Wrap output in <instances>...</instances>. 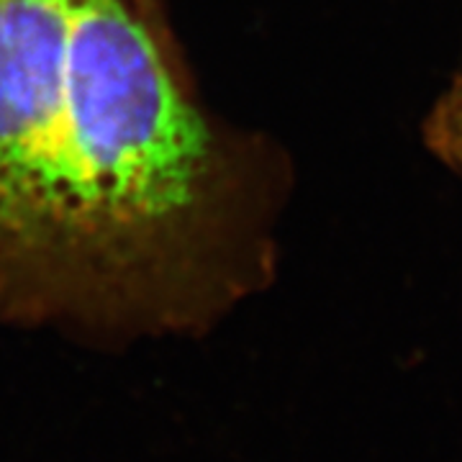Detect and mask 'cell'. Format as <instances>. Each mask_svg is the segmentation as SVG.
<instances>
[{
    "mask_svg": "<svg viewBox=\"0 0 462 462\" xmlns=\"http://www.w3.org/2000/svg\"><path fill=\"white\" fill-rule=\"evenodd\" d=\"M62 221L60 329H211L267 270L263 160L193 100L134 0H72L50 152Z\"/></svg>",
    "mask_w": 462,
    "mask_h": 462,
    "instance_id": "1",
    "label": "cell"
},
{
    "mask_svg": "<svg viewBox=\"0 0 462 462\" xmlns=\"http://www.w3.org/2000/svg\"><path fill=\"white\" fill-rule=\"evenodd\" d=\"M430 142L447 165L462 175V72L449 85L430 121Z\"/></svg>",
    "mask_w": 462,
    "mask_h": 462,
    "instance_id": "2",
    "label": "cell"
},
{
    "mask_svg": "<svg viewBox=\"0 0 462 462\" xmlns=\"http://www.w3.org/2000/svg\"><path fill=\"white\" fill-rule=\"evenodd\" d=\"M136 5L147 14L149 18H152V14H154V8H152V0H136Z\"/></svg>",
    "mask_w": 462,
    "mask_h": 462,
    "instance_id": "3",
    "label": "cell"
}]
</instances>
